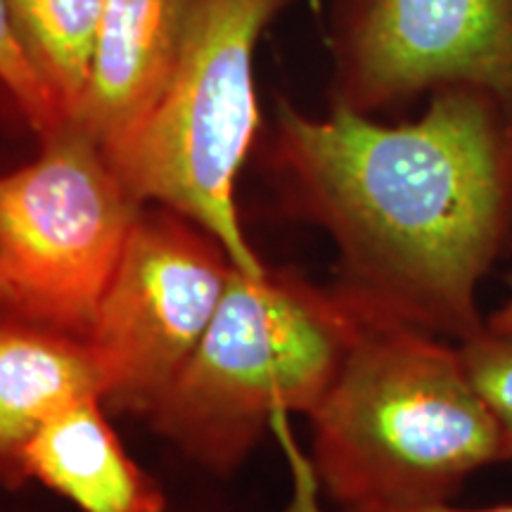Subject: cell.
<instances>
[{"instance_id": "1", "label": "cell", "mask_w": 512, "mask_h": 512, "mask_svg": "<svg viewBox=\"0 0 512 512\" xmlns=\"http://www.w3.org/2000/svg\"><path fill=\"white\" fill-rule=\"evenodd\" d=\"M287 200L330 235L337 290L368 316L467 342L479 287L512 247V114L477 88L430 95L408 124L280 102L273 145Z\"/></svg>"}, {"instance_id": "2", "label": "cell", "mask_w": 512, "mask_h": 512, "mask_svg": "<svg viewBox=\"0 0 512 512\" xmlns=\"http://www.w3.org/2000/svg\"><path fill=\"white\" fill-rule=\"evenodd\" d=\"M309 418L316 472L344 510L451 503L475 472L503 463L460 344L368 313Z\"/></svg>"}, {"instance_id": "3", "label": "cell", "mask_w": 512, "mask_h": 512, "mask_svg": "<svg viewBox=\"0 0 512 512\" xmlns=\"http://www.w3.org/2000/svg\"><path fill=\"white\" fill-rule=\"evenodd\" d=\"M363 313L337 287L304 275L230 273L216 316L150 420L185 456L228 475L268 422L311 415L363 328Z\"/></svg>"}, {"instance_id": "4", "label": "cell", "mask_w": 512, "mask_h": 512, "mask_svg": "<svg viewBox=\"0 0 512 512\" xmlns=\"http://www.w3.org/2000/svg\"><path fill=\"white\" fill-rule=\"evenodd\" d=\"M287 0H200L174 74L145 119L105 155L140 204H159L226 249L245 275L266 266L242 233L235 185L259 128L254 50Z\"/></svg>"}, {"instance_id": "5", "label": "cell", "mask_w": 512, "mask_h": 512, "mask_svg": "<svg viewBox=\"0 0 512 512\" xmlns=\"http://www.w3.org/2000/svg\"><path fill=\"white\" fill-rule=\"evenodd\" d=\"M143 207L72 119L0 174V273L19 318L86 337Z\"/></svg>"}, {"instance_id": "6", "label": "cell", "mask_w": 512, "mask_h": 512, "mask_svg": "<svg viewBox=\"0 0 512 512\" xmlns=\"http://www.w3.org/2000/svg\"><path fill=\"white\" fill-rule=\"evenodd\" d=\"M233 268L197 223L159 204L140 209L83 337L107 408L152 415L202 342Z\"/></svg>"}, {"instance_id": "7", "label": "cell", "mask_w": 512, "mask_h": 512, "mask_svg": "<svg viewBox=\"0 0 512 512\" xmlns=\"http://www.w3.org/2000/svg\"><path fill=\"white\" fill-rule=\"evenodd\" d=\"M332 105L375 114L444 88L512 114V0H339Z\"/></svg>"}, {"instance_id": "8", "label": "cell", "mask_w": 512, "mask_h": 512, "mask_svg": "<svg viewBox=\"0 0 512 512\" xmlns=\"http://www.w3.org/2000/svg\"><path fill=\"white\" fill-rule=\"evenodd\" d=\"M200 0H105L91 76L72 117L102 145L119 143L155 107L188 41Z\"/></svg>"}, {"instance_id": "9", "label": "cell", "mask_w": 512, "mask_h": 512, "mask_svg": "<svg viewBox=\"0 0 512 512\" xmlns=\"http://www.w3.org/2000/svg\"><path fill=\"white\" fill-rule=\"evenodd\" d=\"M100 396L98 363L83 339L8 316L0 318V484L27 482L24 451L46 422Z\"/></svg>"}, {"instance_id": "10", "label": "cell", "mask_w": 512, "mask_h": 512, "mask_svg": "<svg viewBox=\"0 0 512 512\" xmlns=\"http://www.w3.org/2000/svg\"><path fill=\"white\" fill-rule=\"evenodd\" d=\"M24 475L81 512H164L157 479L126 453L100 396L53 415L24 451Z\"/></svg>"}, {"instance_id": "11", "label": "cell", "mask_w": 512, "mask_h": 512, "mask_svg": "<svg viewBox=\"0 0 512 512\" xmlns=\"http://www.w3.org/2000/svg\"><path fill=\"white\" fill-rule=\"evenodd\" d=\"M105 0H5L19 46L64 117L79 110L91 76Z\"/></svg>"}, {"instance_id": "12", "label": "cell", "mask_w": 512, "mask_h": 512, "mask_svg": "<svg viewBox=\"0 0 512 512\" xmlns=\"http://www.w3.org/2000/svg\"><path fill=\"white\" fill-rule=\"evenodd\" d=\"M0 86L15 102L38 140L53 136L57 128L69 121L19 46L5 0H0Z\"/></svg>"}, {"instance_id": "13", "label": "cell", "mask_w": 512, "mask_h": 512, "mask_svg": "<svg viewBox=\"0 0 512 512\" xmlns=\"http://www.w3.org/2000/svg\"><path fill=\"white\" fill-rule=\"evenodd\" d=\"M467 373L503 437V463L512 465V332H496L486 325L477 337L460 342Z\"/></svg>"}, {"instance_id": "14", "label": "cell", "mask_w": 512, "mask_h": 512, "mask_svg": "<svg viewBox=\"0 0 512 512\" xmlns=\"http://www.w3.org/2000/svg\"><path fill=\"white\" fill-rule=\"evenodd\" d=\"M344 512H512V503L491 505V508H456L453 503L418 505V508H347Z\"/></svg>"}, {"instance_id": "15", "label": "cell", "mask_w": 512, "mask_h": 512, "mask_svg": "<svg viewBox=\"0 0 512 512\" xmlns=\"http://www.w3.org/2000/svg\"><path fill=\"white\" fill-rule=\"evenodd\" d=\"M486 325L496 332H512V292H510L508 302H505L496 313H491V316L486 318Z\"/></svg>"}, {"instance_id": "16", "label": "cell", "mask_w": 512, "mask_h": 512, "mask_svg": "<svg viewBox=\"0 0 512 512\" xmlns=\"http://www.w3.org/2000/svg\"><path fill=\"white\" fill-rule=\"evenodd\" d=\"M8 316H17V306H15V297H12L8 283H5L3 273H0V318H8Z\"/></svg>"}]
</instances>
